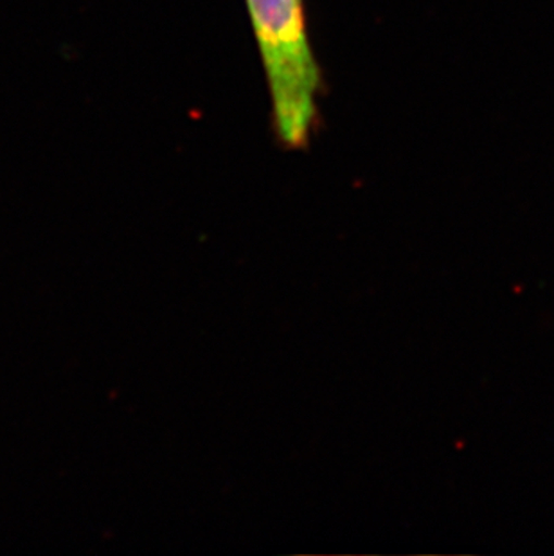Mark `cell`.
I'll return each instance as SVG.
<instances>
[{
	"label": "cell",
	"mask_w": 554,
	"mask_h": 556,
	"mask_svg": "<svg viewBox=\"0 0 554 556\" xmlns=\"http://www.w3.org/2000/svg\"><path fill=\"white\" fill-rule=\"evenodd\" d=\"M245 4L267 79L274 137L285 152H304L319 130L325 90L304 0H245Z\"/></svg>",
	"instance_id": "obj_1"
}]
</instances>
